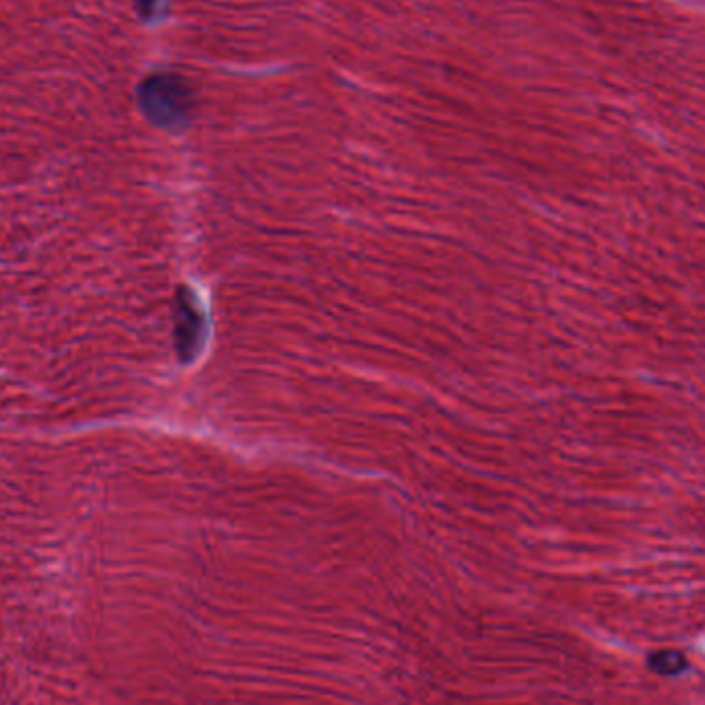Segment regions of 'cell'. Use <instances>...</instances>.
<instances>
[{
    "label": "cell",
    "mask_w": 705,
    "mask_h": 705,
    "mask_svg": "<svg viewBox=\"0 0 705 705\" xmlns=\"http://www.w3.org/2000/svg\"><path fill=\"white\" fill-rule=\"evenodd\" d=\"M141 106L145 114L161 124L174 126L188 116L190 89L184 79L176 75H153L141 85Z\"/></svg>",
    "instance_id": "1"
},
{
    "label": "cell",
    "mask_w": 705,
    "mask_h": 705,
    "mask_svg": "<svg viewBox=\"0 0 705 705\" xmlns=\"http://www.w3.org/2000/svg\"><path fill=\"white\" fill-rule=\"evenodd\" d=\"M157 3L159 0H137V7L143 13V17H151L157 9Z\"/></svg>",
    "instance_id": "3"
},
{
    "label": "cell",
    "mask_w": 705,
    "mask_h": 705,
    "mask_svg": "<svg viewBox=\"0 0 705 705\" xmlns=\"http://www.w3.org/2000/svg\"><path fill=\"white\" fill-rule=\"evenodd\" d=\"M650 666L660 675H679L681 670L687 668V660L681 652L675 650H662L650 656Z\"/></svg>",
    "instance_id": "2"
}]
</instances>
